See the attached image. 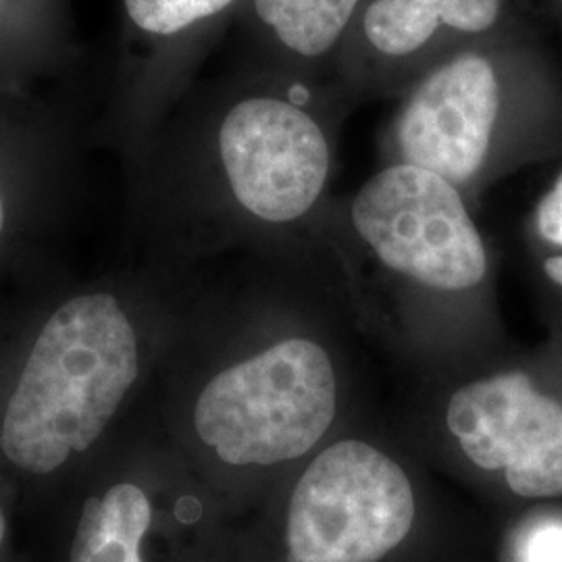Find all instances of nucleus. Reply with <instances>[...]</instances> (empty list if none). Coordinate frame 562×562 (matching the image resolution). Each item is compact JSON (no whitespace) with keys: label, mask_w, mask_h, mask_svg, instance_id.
<instances>
[{"label":"nucleus","mask_w":562,"mask_h":562,"mask_svg":"<svg viewBox=\"0 0 562 562\" xmlns=\"http://www.w3.org/2000/svg\"><path fill=\"white\" fill-rule=\"evenodd\" d=\"M138 378V340L120 301L88 294L65 302L42 327L0 427V448L44 475L88 450Z\"/></svg>","instance_id":"1"},{"label":"nucleus","mask_w":562,"mask_h":562,"mask_svg":"<svg viewBox=\"0 0 562 562\" xmlns=\"http://www.w3.org/2000/svg\"><path fill=\"white\" fill-rule=\"evenodd\" d=\"M336 415L334 369L322 346L283 340L234 364L202 390L194 425L229 464L299 459Z\"/></svg>","instance_id":"2"},{"label":"nucleus","mask_w":562,"mask_h":562,"mask_svg":"<svg viewBox=\"0 0 562 562\" xmlns=\"http://www.w3.org/2000/svg\"><path fill=\"white\" fill-rule=\"evenodd\" d=\"M415 496L401 467L362 442L322 452L294 490L288 546L294 562H378L406 538Z\"/></svg>","instance_id":"3"},{"label":"nucleus","mask_w":562,"mask_h":562,"mask_svg":"<svg viewBox=\"0 0 562 562\" xmlns=\"http://www.w3.org/2000/svg\"><path fill=\"white\" fill-rule=\"evenodd\" d=\"M352 222L383 265L427 288L467 290L487 259L454 183L413 165L383 169L362 186Z\"/></svg>","instance_id":"4"},{"label":"nucleus","mask_w":562,"mask_h":562,"mask_svg":"<svg viewBox=\"0 0 562 562\" xmlns=\"http://www.w3.org/2000/svg\"><path fill=\"white\" fill-rule=\"evenodd\" d=\"M229 186L246 211L265 222H294L322 194L329 146L322 127L278 99L236 104L220 130Z\"/></svg>","instance_id":"5"},{"label":"nucleus","mask_w":562,"mask_h":562,"mask_svg":"<svg viewBox=\"0 0 562 562\" xmlns=\"http://www.w3.org/2000/svg\"><path fill=\"white\" fill-rule=\"evenodd\" d=\"M448 427L462 452L506 475L525 498L562 496V406L522 373L471 383L448 404Z\"/></svg>","instance_id":"6"},{"label":"nucleus","mask_w":562,"mask_h":562,"mask_svg":"<svg viewBox=\"0 0 562 562\" xmlns=\"http://www.w3.org/2000/svg\"><path fill=\"white\" fill-rule=\"evenodd\" d=\"M498 109L501 88L490 60H450L406 104L398 125L402 157L450 183H464L485 161Z\"/></svg>","instance_id":"7"},{"label":"nucleus","mask_w":562,"mask_h":562,"mask_svg":"<svg viewBox=\"0 0 562 562\" xmlns=\"http://www.w3.org/2000/svg\"><path fill=\"white\" fill-rule=\"evenodd\" d=\"M153 506L136 483L111 485L81 506L65 562H146L142 546Z\"/></svg>","instance_id":"8"},{"label":"nucleus","mask_w":562,"mask_h":562,"mask_svg":"<svg viewBox=\"0 0 562 562\" xmlns=\"http://www.w3.org/2000/svg\"><path fill=\"white\" fill-rule=\"evenodd\" d=\"M501 0H375L364 15V34L385 55L419 50L440 25L485 32L498 20Z\"/></svg>","instance_id":"9"},{"label":"nucleus","mask_w":562,"mask_h":562,"mask_svg":"<svg viewBox=\"0 0 562 562\" xmlns=\"http://www.w3.org/2000/svg\"><path fill=\"white\" fill-rule=\"evenodd\" d=\"M257 13L288 48L319 57L340 38L359 0H255Z\"/></svg>","instance_id":"10"},{"label":"nucleus","mask_w":562,"mask_h":562,"mask_svg":"<svg viewBox=\"0 0 562 562\" xmlns=\"http://www.w3.org/2000/svg\"><path fill=\"white\" fill-rule=\"evenodd\" d=\"M234 0H125L132 21L144 32L171 36L223 11Z\"/></svg>","instance_id":"11"},{"label":"nucleus","mask_w":562,"mask_h":562,"mask_svg":"<svg viewBox=\"0 0 562 562\" xmlns=\"http://www.w3.org/2000/svg\"><path fill=\"white\" fill-rule=\"evenodd\" d=\"M538 229L546 240L562 246V176L538 206Z\"/></svg>","instance_id":"12"},{"label":"nucleus","mask_w":562,"mask_h":562,"mask_svg":"<svg viewBox=\"0 0 562 562\" xmlns=\"http://www.w3.org/2000/svg\"><path fill=\"white\" fill-rule=\"evenodd\" d=\"M531 562H562V533L548 531L533 543Z\"/></svg>","instance_id":"13"},{"label":"nucleus","mask_w":562,"mask_h":562,"mask_svg":"<svg viewBox=\"0 0 562 562\" xmlns=\"http://www.w3.org/2000/svg\"><path fill=\"white\" fill-rule=\"evenodd\" d=\"M546 273L552 281L562 285V257H552L546 261Z\"/></svg>","instance_id":"14"},{"label":"nucleus","mask_w":562,"mask_h":562,"mask_svg":"<svg viewBox=\"0 0 562 562\" xmlns=\"http://www.w3.org/2000/svg\"><path fill=\"white\" fill-rule=\"evenodd\" d=\"M7 531H9V522H7V517H4V510L0 508V548L4 546V540H7Z\"/></svg>","instance_id":"15"},{"label":"nucleus","mask_w":562,"mask_h":562,"mask_svg":"<svg viewBox=\"0 0 562 562\" xmlns=\"http://www.w3.org/2000/svg\"><path fill=\"white\" fill-rule=\"evenodd\" d=\"M2 225H4V204H2V196H0V232H2Z\"/></svg>","instance_id":"16"}]
</instances>
